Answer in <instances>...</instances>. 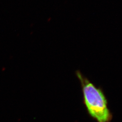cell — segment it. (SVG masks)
Returning <instances> with one entry per match:
<instances>
[{
    "label": "cell",
    "instance_id": "6da1fadb",
    "mask_svg": "<svg viewBox=\"0 0 122 122\" xmlns=\"http://www.w3.org/2000/svg\"><path fill=\"white\" fill-rule=\"evenodd\" d=\"M76 74L81 83L83 104L88 113L97 122H111L113 114L102 89L97 87L79 70Z\"/></svg>",
    "mask_w": 122,
    "mask_h": 122
}]
</instances>
